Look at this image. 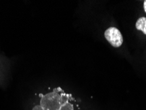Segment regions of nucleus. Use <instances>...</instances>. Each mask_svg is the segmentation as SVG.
I'll return each mask as SVG.
<instances>
[{"mask_svg": "<svg viewBox=\"0 0 146 110\" xmlns=\"http://www.w3.org/2000/svg\"><path fill=\"white\" fill-rule=\"evenodd\" d=\"M67 94H60L59 92L53 91L42 96L40 105L44 110H59L64 103L68 102Z\"/></svg>", "mask_w": 146, "mask_h": 110, "instance_id": "nucleus-1", "label": "nucleus"}, {"mask_svg": "<svg viewBox=\"0 0 146 110\" xmlns=\"http://www.w3.org/2000/svg\"><path fill=\"white\" fill-rule=\"evenodd\" d=\"M105 37L110 43L111 46L115 47H119L122 44L123 38L122 34L118 29L115 27H110L105 32Z\"/></svg>", "mask_w": 146, "mask_h": 110, "instance_id": "nucleus-2", "label": "nucleus"}, {"mask_svg": "<svg viewBox=\"0 0 146 110\" xmlns=\"http://www.w3.org/2000/svg\"><path fill=\"white\" fill-rule=\"evenodd\" d=\"M136 29L141 31L143 34L146 35V18L145 17H141L139 18L136 23Z\"/></svg>", "mask_w": 146, "mask_h": 110, "instance_id": "nucleus-3", "label": "nucleus"}, {"mask_svg": "<svg viewBox=\"0 0 146 110\" xmlns=\"http://www.w3.org/2000/svg\"><path fill=\"white\" fill-rule=\"evenodd\" d=\"M59 110H74V107L71 103L69 102H66L62 105Z\"/></svg>", "mask_w": 146, "mask_h": 110, "instance_id": "nucleus-4", "label": "nucleus"}, {"mask_svg": "<svg viewBox=\"0 0 146 110\" xmlns=\"http://www.w3.org/2000/svg\"><path fill=\"white\" fill-rule=\"evenodd\" d=\"M33 110H44V109H43V107L41 105H36V106L34 107Z\"/></svg>", "mask_w": 146, "mask_h": 110, "instance_id": "nucleus-5", "label": "nucleus"}, {"mask_svg": "<svg viewBox=\"0 0 146 110\" xmlns=\"http://www.w3.org/2000/svg\"><path fill=\"white\" fill-rule=\"evenodd\" d=\"M143 8H144V11L146 13V0L144 1V3H143Z\"/></svg>", "mask_w": 146, "mask_h": 110, "instance_id": "nucleus-6", "label": "nucleus"}]
</instances>
